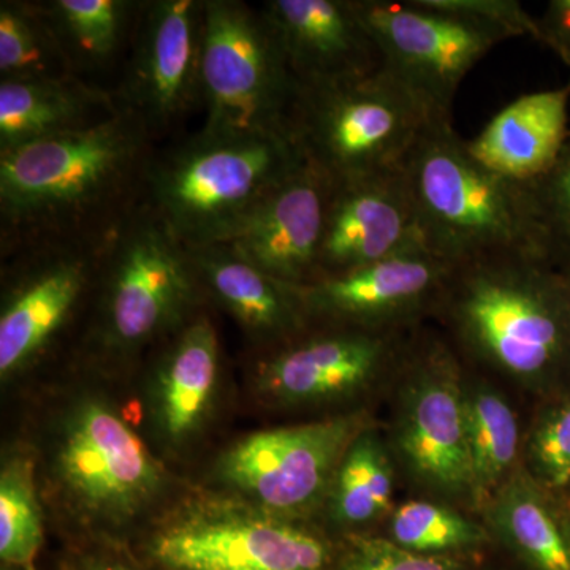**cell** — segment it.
Returning <instances> with one entry per match:
<instances>
[{
    "label": "cell",
    "instance_id": "obj_1",
    "mask_svg": "<svg viewBox=\"0 0 570 570\" xmlns=\"http://www.w3.org/2000/svg\"><path fill=\"white\" fill-rule=\"evenodd\" d=\"M157 140L132 115L0 151V250L108 234L140 205Z\"/></svg>",
    "mask_w": 570,
    "mask_h": 570
},
{
    "label": "cell",
    "instance_id": "obj_2",
    "mask_svg": "<svg viewBox=\"0 0 570 570\" xmlns=\"http://www.w3.org/2000/svg\"><path fill=\"white\" fill-rule=\"evenodd\" d=\"M403 174L423 246L441 261L460 266L502 255L546 258L528 184L479 163L452 118L428 124Z\"/></svg>",
    "mask_w": 570,
    "mask_h": 570
},
{
    "label": "cell",
    "instance_id": "obj_3",
    "mask_svg": "<svg viewBox=\"0 0 570 570\" xmlns=\"http://www.w3.org/2000/svg\"><path fill=\"white\" fill-rule=\"evenodd\" d=\"M472 354L534 381L570 356L568 277L535 255L453 266L438 309Z\"/></svg>",
    "mask_w": 570,
    "mask_h": 570
},
{
    "label": "cell",
    "instance_id": "obj_4",
    "mask_svg": "<svg viewBox=\"0 0 570 570\" xmlns=\"http://www.w3.org/2000/svg\"><path fill=\"white\" fill-rule=\"evenodd\" d=\"M303 160L292 134L205 137L195 132L154 154L141 205L184 246L213 245Z\"/></svg>",
    "mask_w": 570,
    "mask_h": 570
},
{
    "label": "cell",
    "instance_id": "obj_5",
    "mask_svg": "<svg viewBox=\"0 0 570 570\" xmlns=\"http://www.w3.org/2000/svg\"><path fill=\"white\" fill-rule=\"evenodd\" d=\"M94 298L92 341L121 356L174 335L205 294L187 247L140 202L112 230Z\"/></svg>",
    "mask_w": 570,
    "mask_h": 570
},
{
    "label": "cell",
    "instance_id": "obj_6",
    "mask_svg": "<svg viewBox=\"0 0 570 570\" xmlns=\"http://www.w3.org/2000/svg\"><path fill=\"white\" fill-rule=\"evenodd\" d=\"M438 118L387 70L317 88H298L291 132L303 157L332 183L403 167Z\"/></svg>",
    "mask_w": 570,
    "mask_h": 570
},
{
    "label": "cell",
    "instance_id": "obj_7",
    "mask_svg": "<svg viewBox=\"0 0 570 570\" xmlns=\"http://www.w3.org/2000/svg\"><path fill=\"white\" fill-rule=\"evenodd\" d=\"M298 85L261 7L205 0L200 108L205 137L292 134Z\"/></svg>",
    "mask_w": 570,
    "mask_h": 570
},
{
    "label": "cell",
    "instance_id": "obj_8",
    "mask_svg": "<svg viewBox=\"0 0 570 570\" xmlns=\"http://www.w3.org/2000/svg\"><path fill=\"white\" fill-rule=\"evenodd\" d=\"M58 426L50 455L52 483L80 519L121 527L163 493V468L104 397L75 401Z\"/></svg>",
    "mask_w": 570,
    "mask_h": 570
},
{
    "label": "cell",
    "instance_id": "obj_9",
    "mask_svg": "<svg viewBox=\"0 0 570 570\" xmlns=\"http://www.w3.org/2000/svg\"><path fill=\"white\" fill-rule=\"evenodd\" d=\"M112 230L94 238L40 243L2 255L3 381L45 355L82 303L96 294Z\"/></svg>",
    "mask_w": 570,
    "mask_h": 570
},
{
    "label": "cell",
    "instance_id": "obj_10",
    "mask_svg": "<svg viewBox=\"0 0 570 570\" xmlns=\"http://www.w3.org/2000/svg\"><path fill=\"white\" fill-rule=\"evenodd\" d=\"M381 56V67L415 94L438 118H452L453 100L469 71L497 45L504 29L420 0H354Z\"/></svg>",
    "mask_w": 570,
    "mask_h": 570
},
{
    "label": "cell",
    "instance_id": "obj_11",
    "mask_svg": "<svg viewBox=\"0 0 570 570\" xmlns=\"http://www.w3.org/2000/svg\"><path fill=\"white\" fill-rule=\"evenodd\" d=\"M205 0H142L132 43L112 88L159 142L200 108Z\"/></svg>",
    "mask_w": 570,
    "mask_h": 570
},
{
    "label": "cell",
    "instance_id": "obj_12",
    "mask_svg": "<svg viewBox=\"0 0 570 570\" xmlns=\"http://www.w3.org/2000/svg\"><path fill=\"white\" fill-rule=\"evenodd\" d=\"M360 433L355 417L257 431L225 450L217 461V478L269 515L299 512L330 490Z\"/></svg>",
    "mask_w": 570,
    "mask_h": 570
},
{
    "label": "cell",
    "instance_id": "obj_13",
    "mask_svg": "<svg viewBox=\"0 0 570 570\" xmlns=\"http://www.w3.org/2000/svg\"><path fill=\"white\" fill-rule=\"evenodd\" d=\"M151 553L168 570H322L324 542L262 510H202L154 535Z\"/></svg>",
    "mask_w": 570,
    "mask_h": 570
},
{
    "label": "cell",
    "instance_id": "obj_14",
    "mask_svg": "<svg viewBox=\"0 0 570 570\" xmlns=\"http://www.w3.org/2000/svg\"><path fill=\"white\" fill-rule=\"evenodd\" d=\"M397 332L311 322L298 335L268 347L257 387L281 404H316L366 387L403 351Z\"/></svg>",
    "mask_w": 570,
    "mask_h": 570
},
{
    "label": "cell",
    "instance_id": "obj_15",
    "mask_svg": "<svg viewBox=\"0 0 570 570\" xmlns=\"http://www.w3.org/2000/svg\"><path fill=\"white\" fill-rule=\"evenodd\" d=\"M452 265L414 247L303 288L311 321L397 332L436 311Z\"/></svg>",
    "mask_w": 570,
    "mask_h": 570
},
{
    "label": "cell",
    "instance_id": "obj_16",
    "mask_svg": "<svg viewBox=\"0 0 570 570\" xmlns=\"http://www.w3.org/2000/svg\"><path fill=\"white\" fill-rule=\"evenodd\" d=\"M332 181L303 160L245 219L213 245L294 287L316 281Z\"/></svg>",
    "mask_w": 570,
    "mask_h": 570
},
{
    "label": "cell",
    "instance_id": "obj_17",
    "mask_svg": "<svg viewBox=\"0 0 570 570\" xmlns=\"http://www.w3.org/2000/svg\"><path fill=\"white\" fill-rule=\"evenodd\" d=\"M414 247L425 246L403 167L332 183L316 281L343 275Z\"/></svg>",
    "mask_w": 570,
    "mask_h": 570
},
{
    "label": "cell",
    "instance_id": "obj_18",
    "mask_svg": "<svg viewBox=\"0 0 570 570\" xmlns=\"http://www.w3.org/2000/svg\"><path fill=\"white\" fill-rule=\"evenodd\" d=\"M397 425L404 463L428 487L455 494L472 491L464 392L441 346L423 348Z\"/></svg>",
    "mask_w": 570,
    "mask_h": 570
},
{
    "label": "cell",
    "instance_id": "obj_19",
    "mask_svg": "<svg viewBox=\"0 0 570 570\" xmlns=\"http://www.w3.org/2000/svg\"><path fill=\"white\" fill-rule=\"evenodd\" d=\"M261 10L298 88L355 80L381 67L354 0H268Z\"/></svg>",
    "mask_w": 570,
    "mask_h": 570
},
{
    "label": "cell",
    "instance_id": "obj_20",
    "mask_svg": "<svg viewBox=\"0 0 570 570\" xmlns=\"http://www.w3.org/2000/svg\"><path fill=\"white\" fill-rule=\"evenodd\" d=\"M205 298L227 311L254 343L268 348L311 325L302 287L281 283L220 245L187 247Z\"/></svg>",
    "mask_w": 570,
    "mask_h": 570
},
{
    "label": "cell",
    "instance_id": "obj_21",
    "mask_svg": "<svg viewBox=\"0 0 570 570\" xmlns=\"http://www.w3.org/2000/svg\"><path fill=\"white\" fill-rule=\"evenodd\" d=\"M220 379V343L208 314L197 313L165 340L153 376V420L171 448L204 426Z\"/></svg>",
    "mask_w": 570,
    "mask_h": 570
},
{
    "label": "cell",
    "instance_id": "obj_22",
    "mask_svg": "<svg viewBox=\"0 0 570 570\" xmlns=\"http://www.w3.org/2000/svg\"><path fill=\"white\" fill-rule=\"evenodd\" d=\"M570 82L524 94L468 141L472 156L512 181L532 183L557 163L569 132Z\"/></svg>",
    "mask_w": 570,
    "mask_h": 570
},
{
    "label": "cell",
    "instance_id": "obj_23",
    "mask_svg": "<svg viewBox=\"0 0 570 570\" xmlns=\"http://www.w3.org/2000/svg\"><path fill=\"white\" fill-rule=\"evenodd\" d=\"M119 111L112 88L82 78L0 81V151L89 129Z\"/></svg>",
    "mask_w": 570,
    "mask_h": 570
},
{
    "label": "cell",
    "instance_id": "obj_24",
    "mask_svg": "<svg viewBox=\"0 0 570 570\" xmlns=\"http://www.w3.org/2000/svg\"><path fill=\"white\" fill-rule=\"evenodd\" d=\"M52 28L77 77L91 80L126 61L142 0H48Z\"/></svg>",
    "mask_w": 570,
    "mask_h": 570
},
{
    "label": "cell",
    "instance_id": "obj_25",
    "mask_svg": "<svg viewBox=\"0 0 570 570\" xmlns=\"http://www.w3.org/2000/svg\"><path fill=\"white\" fill-rule=\"evenodd\" d=\"M77 77L43 2H0V81ZM80 78V77H78Z\"/></svg>",
    "mask_w": 570,
    "mask_h": 570
},
{
    "label": "cell",
    "instance_id": "obj_26",
    "mask_svg": "<svg viewBox=\"0 0 570 570\" xmlns=\"http://www.w3.org/2000/svg\"><path fill=\"white\" fill-rule=\"evenodd\" d=\"M330 490L332 515L348 527L376 520L389 509L393 472L387 453L376 436L360 433L352 441Z\"/></svg>",
    "mask_w": 570,
    "mask_h": 570
},
{
    "label": "cell",
    "instance_id": "obj_27",
    "mask_svg": "<svg viewBox=\"0 0 570 570\" xmlns=\"http://www.w3.org/2000/svg\"><path fill=\"white\" fill-rule=\"evenodd\" d=\"M472 491L485 493L501 482L519 453V423L508 401L490 389L464 395Z\"/></svg>",
    "mask_w": 570,
    "mask_h": 570
},
{
    "label": "cell",
    "instance_id": "obj_28",
    "mask_svg": "<svg viewBox=\"0 0 570 570\" xmlns=\"http://www.w3.org/2000/svg\"><path fill=\"white\" fill-rule=\"evenodd\" d=\"M33 460L14 452L0 471V558L13 568L32 570L43 543V521Z\"/></svg>",
    "mask_w": 570,
    "mask_h": 570
},
{
    "label": "cell",
    "instance_id": "obj_29",
    "mask_svg": "<svg viewBox=\"0 0 570 570\" xmlns=\"http://www.w3.org/2000/svg\"><path fill=\"white\" fill-rule=\"evenodd\" d=\"M499 530L540 570H570V549L557 521L524 483L505 487L494 504Z\"/></svg>",
    "mask_w": 570,
    "mask_h": 570
},
{
    "label": "cell",
    "instance_id": "obj_30",
    "mask_svg": "<svg viewBox=\"0 0 570 570\" xmlns=\"http://www.w3.org/2000/svg\"><path fill=\"white\" fill-rule=\"evenodd\" d=\"M390 528L393 543L422 554L474 546L483 539L479 527L460 513L426 501H411L397 508Z\"/></svg>",
    "mask_w": 570,
    "mask_h": 570
},
{
    "label": "cell",
    "instance_id": "obj_31",
    "mask_svg": "<svg viewBox=\"0 0 570 570\" xmlns=\"http://www.w3.org/2000/svg\"><path fill=\"white\" fill-rule=\"evenodd\" d=\"M527 184L543 254L554 268L570 273V137L550 170Z\"/></svg>",
    "mask_w": 570,
    "mask_h": 570
},
{
    "label": "cell",
    "instance_id": "obj_32",
    "mask_svg": "<svg viewBox=\"0 0 570 570\" xmlns=\"http://www.w3.org/2000/svg\"><path fill=\"white\" fill-rule=\"evenodd\" d=\"M430 9L448 11L504 29L512 37H531L542 43L539 18L531 17L519 0H420Z\"/></svg>",
    "mask_w": 570,
    "mask_h": 570
},
{
    "label": "cell",
    "instance_id": "obj_33",
    "mask_svg": "<svg viewBox=\"0 0 570 570\" xmlns=\"http://www.w3.org/2000/svg\"><path fill=\"white\" fill-rule=\"evenodd\" d=\"M531 455L543 479L561 487L570 480V403L551 412L532 438Z\"/></svg>",
    "mask_w": 570,
    "mask_h": 570
},
{
    "label": "cell",
    "instance_id": "obj_34",
    "mask_svg": "<svg viewBox=\"0 0 570 570\" xmlns=\"http://www.w3.org/2000/svg\"><path fill=\"white\" fill-rule=\"evenodd\" d=\"M344 570H455L445 558L414 553L396 543L370 542Z\"/></svg>",
    "mask_w": 570,
    "mask_h": 570
},
{
    "label": "cell",
    "instance_id": "obj_35",
    "mask_svg": "<svg viewBox=\"0 0 570 570\" xmlns=\"http://www.w3.org/2000/svg\"><path fill=\"white\" fill-rule=\"evenodd\" d=\"M539 28L542 43L557 52L570 70V0H550L539 18Z\"/></svg>",
    "mask_w": 570,
    "mask_h": 570
},
{
    "label": "cell",
    "instance_id": "obj_36",
    "mask_svg": "<svg viewBox=\"0 0 570 570\" xmlns=\"http://www.w3.org/2000/svg\"><path fill=\"white\" fill-rule=\"evenodd\" d=\"M92 570H130L127 568H124V566H99V568L92 569Z\"/></svg>",
    "mask_w": 570,
    "mask_h": 570
},
{
    "label": "cell",
    "instance_id": "obj_37",
    "mask_svg": "<svg viewBox=\"0 0 570 570\" xmlns=\"http://www.w3.org/2000/svg\"><path fill=\"white\" fill-rule=\"evenodd\" d=\"M566 277H568L569 288H570V273H564Z\"/></svg>",
    "mask_w": 570,
    "mask_h": 570
}]
</instances>
